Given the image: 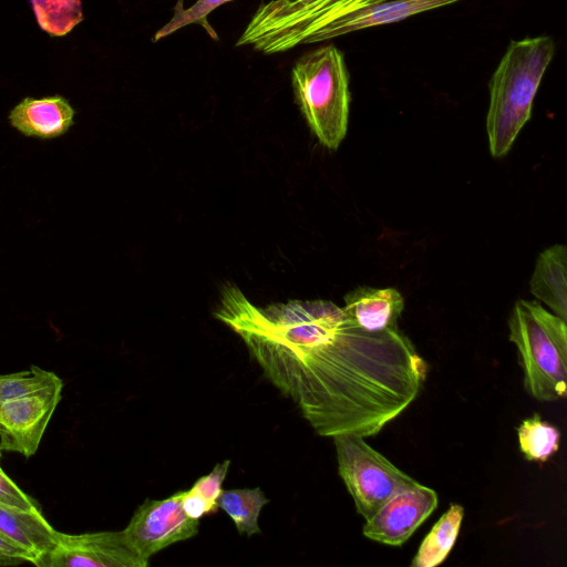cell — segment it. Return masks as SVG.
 I'll return each mask as SVG.
<instances>
[{
  "label": "cell",
  "instance_id": "1",
  "mask_svg": "<svg viewBox=\"0 0 567 567\" xmlns=\"http://www.w3.org/2000/svg\"><path fill=\"white\" fill-rule=\"evenodd\" d=\"M215 317L240 337L265 377L321 436L378 434L426 378V362L399 328L362 331L328 300L257 307L227 286Z\"/></svg>",
  "mask_w": 567,
  "mask_h": 567
},
{
  "label": "cell",
  "instance_id": "2",
  "mask_svg": "<svg viewBox=\"0 0 567 567\" xmlns=\"http://www.w3.org/2000/svg\"><path fill=\"white\" fill-rule=\"evenodd\" d=\"M555 51L549 35L509 42L488 83L486 133L493 157L508 153L530 118L535 95Z\"/></svg>",
  "mask_w": 567,
  "mask_h": 567
},
{
  "label": "cell",
  "instance_id": "3",
  "mask_svg": "<svg viewBox=\"0 0 567 567\" xmlns=\"http://www.w3.org/2000/svg\"><path fill=\"white\" fill-rule=\"evenodd\" d=\"M296 102L319 142L337 150L347 134L350 91L343 53L333 44L313 49L291 69Z\"/></svg>",
  "mask_w": 567,
  "mask_h": 567
},
{
  "label": "cell",
  "instance_id": "4",
  "mask_svg": "<svg viewBox=\"0 0 567 567\" xmlns=\"http://www.w3.org/2000/svg\"><path fill=\"white\" fill-rule=\"evenodd\" d=\"M509 340L516 346L524 385L539 401L566 395L567 326L536 301L519 299L508 320Z\"/></svg>",
  "mask_w": 567,
  "mask_h": 567
},
{
  "label": "cell",
  "instance_id": "5",
  "mask_svg": "<svg viewBox=\"0 0 567 567\" xmlns=\"http://www.w3.org/2000/svg\"><path fill=\"white\" fill-rule=\"evenodd\" d=\"M384 0H270L252 14L236 45L274 54L305 44L307 38L347 13Z\"/></svg>",
  "mask_w": 567,
  "mask_h": 567
},
{
  "label": "cell",
  "instance_id": "6",
  "mask_svg": "<svg viewBox=\"0 0 567 567\" xmlns=\"http://www.w3.org/2000/svg\"><path fill=\"white\" fill-rule=\"evenodd\" d=\"M332 439L339 475L364 519L394 494L417 483L369 446L363 436L339 434Z\"/></svg>",
  "mask_w": 567,
  "mask_h": 567
},
{
  "label": "cell",
  "instance_id": "7",
  "mask_svg": "<svg viewBox=\"0 0 567 567\" xmlns=\"http://www.w3.org/2000/svg\"><path fill=\"white\" fill-rule=\"evenodd\" d=\"M184 491L164 499L146 498L122 530L130 547L143 559L162 549L194 537L199 520L190 518L182 505Z\"/></svg>",
  "mask_w": 567,
  "mask_h": 567
},
{
  "label": "cell",
  "instance_id": "8",
  "mask_svg": "<svg viewBox=\"0 0 567 567\" xmlns=\"http://www.w3.org/2000/svg\"><path fill=\"white\" fill-rule=\"evenodd\" d=\"M38 567H147L120 532L65 534L58 532L54 546L39 556Z\"/></svg>",
  "mask_w": 567,
  "mask_h": 567
},
{
  "label": "cell",
  "instance_id": "9",
  "mask_svg": "<svg viewBox=\"0 0 567 567\" xmlns=\"http://www.w3.org/2000/svg\"><path fill=\"white\" fill-rule=\"evenodd\" d=\"M62 380L0 405V449L25 457L35 454L61 400Z\"/></svg>",
  "mask_w": 567,
  "mask_h": 567
},
{
  "label": "cell",
  "instance_id": "10",
  "mask_svg": "<svg viewBox=\"0 0 567 567\" xmlns=\"http://www.w3.org/2000/svg\"><path fill=\"white\" fill-rule=\"evenodd\" d=\"M434 489L419 482L394 494L370 518L363 535L374 542L401 546L437 507Z\"/></svg>",
  "mask_w": 567,
  "mask_h": 567
},
{
  "label": "cell",
  "instance_id": "11",
  "mask_svg": "<svg viewBox=\"0 0 567 567\" xmlns=\"http://www.w3.org/2000/svg\"><path fill=\"white\" fill-rule=\"evenodd\" d=\"M461 0H384L341 16L311 33L306 43H316L371 27L402 21L414 14Z\"/></svg>",
  "mask_w": 567,
  "mask_h": 567
},
{
  "label": "cell",
  "instance_id": "12",
  "mask_svg": "<svg viewBox=\"0 0 567 567\" xmlns=\"http://www.w3.org/2000/svg\"><path fill=\"white\" fill-rule=\"evenodd\" d=\"M74 115V109L61 95L25 97L10 111L9 122L28 137L52 140L69 131Z\"/></svg>",
  "mask_w": 567,
  "mask_h": 567
},
{
  "label": "cell",
  "instance_id": "13",
  "mask_svg": "<svg viewBox=\"0 0 567 567\" xmlns=\"http://www.w3.org/2000/svg\"><path fill=\"white\" fill-rule=\"evenodd\" d=\"M403 308V297L394 288L359 287L346 295L343 310L362 331L380 333L398 328Z\"/></svg>",
  "mask_w": 567,
  "mask_h": 567
},
{
  "label": "cell",
  "instance_id": "14",
  "mask_svg": "<svg viewBox=\"0 0 567 567\" xmlns=\"http://www.w3.org/2000/svg\"><path fill=\"white\" fill-rule=\"evenodd\" d=\"M530 292L556 316L567 319V249L556 244L539 254L529 282Z\"/></svg>",
  "mask_w": 567,
  "mask_h": 567
},
{
  "label": "cell",
  "instance_id": "15",
  "mask_svg": "<svg viewBox=\"0 0 567 567\" xmlns=\"http://www.w3.org/2000/svg\"><path fill=\"white\" fill-rule=\"evenodd\" d=\"M58 532L41 509L25 511L0 503V534L33 554L34 560L54 546Z\"/></svg>",
  "mask_w": 567,
  "mask_h": 567
},
{
  "label": "cell",
  "instance_id": "16",
  "mask_svg": "<svg viewBox=\"0 0 567 567\" xmlns=\"http://www.w3.org/2000/svg\"><path fill=\"white\" fill-rule=\"evenodd\" d=\"M463 516L464 508L458 504H451L424 537L411 566L435 567L442 564L455 544Z\"/></svg>",
  "mask_w": 567,
  "mask_h": 567
},
{
  "label": "cell",
  "instance_id": "17",
  "mask_svg": "<svg viewBox=\"0 0 567 567\" xmlns=\"http://www.w3.org/2000/svg\"><path fill=\"white\" fill-rule=\"evenodd\" d=\"M269 502L259 487L223 489L218 506L234 522L239 534L252 536L260 534L258 517Z\"/></svg>",
  "mask_w": 567,
  "mask_h": 567
},
{
  "label": "cell",
  "instance_id": "18",
  "mask_svg": "<svg viewBox=\"0 0 567 567\" xmlns=\"http://www.w3.org/2000/svg\"><path fill=\"white\" fill-rule=\"evenodd\" d=\"M519 449L528 461L545 462L559 449L560 432L538 414L524 420L517 429Z\"/></svg>",
  "mask_w": 567,
  "mask_h": 567
},
{
  "label": "cell",
  "instance_id": "19",
  "mask_svg": "<svg viewBox=\"0 0 567 567\" xmlns=\"http://www.w3.org/2000/svg\"><path fill=\"white\" fill-rule=\"evenodd\" d=\"M38 24L52 37L69 33L83 20L81 0H30Z\"/></svg>",
  "mask_w": 567,
  "mask_h": 567
},
{
  "label": "cell",
  "instance_id": "20",
  "mask_svg": "<svg viewBox=\"0 0 567 567\" xmlns=\"http://www.w3.org/2000/svg\"><path fill=\"white\" fill-rule=\"evenodd\" d=\"M229 1L231 0H197L189 8H185L184 0H177L172 19L154 34L152 40L155 42L164 39L192 23L199 24L212 39L218 40L217 32L208 23L207 17L212 11Z\"/></svg>",
  "mask_w": 567,
  "mask_h": 567
},
{
  "label": "cell",
  "instance_id": "21",
  "mask_svg": "<svg viewBox=\"0 0 567 567\" xmlns=\"http://www.w3.org/2000/svg\"><path fill=\"white\" fill-rule=\"evenodd\" d=\"M61 379L51 371L37 365L30 369L0 375V405L19 396L50 386Z\"/></svg>",
  "mask_w": 567,
  "mask_h": 567
},
{
  "label": "cell",
  "instance_id": "22",
  "mask_svg": "<svg viewBox=\"0 0 567 567\" xmlns=\"http://www.w3.org/2000/svg\"><path fill=\"white\" fill-rule=\"evenodd\" d=\"M229 465V460L217 463L207 475L200 476L188 489L204 503L209 515L216 513L219 508L218 498L223 492V483Z\"/></svg>",
  "mask_w": 567,
  "mask_h": 567
},
{
  "label": "cell",
  "instance_id": "23",
  "mask_svg": "<svg viewBox=\"0 0 567 567\" xmlns=\"http://www.w3.org/2000/svg\"><path fill=\"white\" fill-rule=\"evenodd\" d=\"M0 449V460H1ZM0 503L25 509L40 511L35 499L24 493L2 470L0 464Z\"/></svg>",
  "mask_w": 567,
  "mask_h": 567
},
{
  "label": "cell",
  "instance_id": "24",
  "mask_svg": "<svg viewBox=\"0 0 567 567\" xmlns=\"http://www.w3.org/2000/svg\"><path fill=\"white\" fill-rule=\"evenodd\" d=\"M33 554L0 534V566H18L24 563L33 564Z\"/></svg>",
  "mask_w": 567,
  "mask_h": 567
},
{
  "label": "cell",
  "instance_id": "25",
  "mask_svg": "<svg viewBox=\"0 0 567 567\" xmlns=\"http://www.w3.org/2000/svg\"><path fill=\"white\" fill-rule=\"evenodd\" d=\"M287 1L305 2V1H309V0H287Z\"/></svg>",
  "mask_w": 567,
  "mask_h": 567
}]
</instances>
